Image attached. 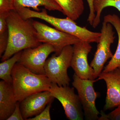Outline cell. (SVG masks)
Segmentation results:
<instances>
[{"instance_id":"6da1fadb","label":"cell","mask_w":120,"mask_h":120,"mask_svg":"<svg viewBox=\"0 0 120 120\" xmlns=\"http://www.w3.org/2000/svg\"><path fill=\"white\" fill-rule=\"evenodd\" d=\"M8 39L6 50L1 57L4 61L23 50L41 44L31 19L25 20L15 10L11 11L7 19Z\"/></svg>"},{"instance_id":"7a4b0ae2","label":"cell","mask_w":120,"mask_h":120,"mask_svg":"<svg viewBox=\"0 0 120 120\" xmlns=\"http://www.w3.org/2000/svg\"><path fill=\"white\" fill-rule=\"evenodd\" d=\"M16 11L23 19L37 18L45 21L57 30L72 35L78 38L80 41L89 43H98L100 40L101 32H92L86 27L77 25L75 21L67 17L61 19L50 15L46 9H43L41 11H32L27 8H19Z\"/></svg>"},{"instance_id":"3957f363","label":"cell","mask_w":120,"mask_h":120,"mask_svg":"<svg viewBox=\"0 0 120 120\" xmlns=\"http://www.w3.org/2000/svg\"><path fill=\"white\" fill-rule=\"evenodd\" d=\"M11 76L12 87L19 102L33 94L49 91L52 83L45 75L34 73L18 62L13 67Z\"/></svg>"},{"instance_id":"277c9868","label":"cell","mask_w":120,"mask_h":120,"mask_svg":"<svg viewBox=\"0 0 120 120\" xmlns=\"http://www.w3.org/2000/svg\"><path fill=\"white\" fill-rule=\"evenodd\" d=\"M73 46L64 47L58 55L55 54L47 59L45 65V75L52 83L61 86H69L71 81L68 69L71 67L73 55Z\"/></svg>"},{"instance_id":"5b68a950","label":"cell","mask_w":120,"mask_h":120,"mask_svg":"<svg viewBox=\"0 0 120 120\" xmlns=\"http://www.w3.org/2000/svg\"><path fill=\"white\" fill-rule=\"evenodd\" d=\"M72 85L78 92L85 118L88 120H98L100 112L95 105L98 93L95 91L94 84L97 79H82L74 73Z\"/></svg>"},{"instance_id":"8992f818","label":"cell","mask_w":120,"mask_h":120,"mask_svg":"<svg viewBox=\"0 0 120 120\" xmlns=\"http://www.w3.org/2000/svg\"><path fill=\"white\" fill-rule=\"evenodd\" d=\"M49 91L52 96L61 103L67 118L70 120H83L82 107L78 95L73 87L59 86L52 83Z\"/></svg>"},{"instance_id":"52a82bcc","label":"cell","mask_w":120,"mask_h":120,"mask_svg":"<svg viewBox=\"0 0 120 120\" xmlns=\"http://www.w3.org/2000/svg\"><path fill=\"white\" fill-rule=\"evenodd\" d=\"M32 24L37 31L39 41L52 45L56 55L60 54L65 46L75 45L80 41L75 36L52 28L41 22L33 21Z\"/></svg>"},{"instance_id":"ba28073f","label":"cell","mask_w":120,"mask_h":120,"mask_svg":"<svg viewBox=\"0 0 120 120\" xmlns=\"http://www.w3.org/2000/svg\"><path fill=\"white\" fill-rule=\"evenodd\" d=\"M101 32V36L98 43L97 51L90 65L94 71L95 79L102 72L105 62L113 56L110 48L116 38L112 25L103 21Z\"/></svg>"},{"instance_id":"9c48e42d","label":"cell","mask_w":120,"mask_h":120,"mask_svg":"<svg viewBox=\"0 0 120 120\" xmlns=\"http://www.w3.org/2000/svg\"><path fill=\"white\" fill-rule=\"evenodd\" d=\"M55 52L51 45L41 44L37 47L23 50L18 63L23 65L34 73L45 75V63L50 54Z\"/></svg>"},{"instance_id":"30bf717a","label":"cell","mask_w":120,"mask_h":120,"mask_svg":"<svg viewBox=\"0 0 120 120\" xmlns=\"http://www.w3.org/2000/svg\"><path fill=\"white\" fill-rule=\"evenodd\" d=\"M71 67L75 73L82 79H95L94 71L88 62V54L92 46L90 43L80 41L73 45Z\"/></svg>"},{"instance_id":"8fae6325","label":"cell","mask_w":120,"mask_h":120,"mask_svg":"<svg viewBox=\"0 0 120 120\" xmlns=\"http://www.w3.org/2000/svg\"><path fill=\"white\" fill-rule=\"evenodd\" d=\"M54 98L49 91H45L29 95L19 102L24 120L38 115Z\"/></svg>"},{"instance_id":"7c38bea8","label":"cell","mask_w":120,"mask_h":120,"mask_svg":"<svg viewBox=\"0 0 120 120\" xmlns=\"http://www.w3.org/2000/svg\"><path fill=\"white\" fill-rule=\"evenodd\" d=\"M103 80L106 83L107 94L103 111L120 105V69L119 68L107 72H102L97 80Z\"/></svg>"},{"instance_id":"4fadbf2b","label":"cell","mask_w":120,"mask_h":120,"mask_svg":"<svg viewBox=\"0 0 120 120\" xmlns=\"http://www.w3.org/2000/svg\"><path fill=\"white\" fill-rule=\"evenodd\" d=\"M16 101L11 84L0 82V120H7L15 110Z\"/></svg>"},{"instance_id":"5bb4252c","label":"cell","mask_w":120,"mask_h":120,"mask_svg":"<svg viewBox=\"0 0 120 120\" xmlns=\"http://www.w3.org/2000/svg\"><path fill=\"white\" fill-rule=\"evenodd\" d=\"M103 21L110 23L114 27L118 37V45L116 52L102 71V72H107L120 67V19L115 14H109L104 17Z\"/></svg>"},{"instance_id":"9a60e30c","label":"cell","mask_w":120,"mask_h":120,"mask_svg":"<svg viewBox=\"0 0 120 120\" xmlns=\"http://www.w3.org/2000/svg\"><path fill=\"white\" fill-rule=\"evenodd\" d=\"M67 17L75 21L83 13L84 6L83 0H54Z\"/></svg>"},{"instance_id":"2e32d148","label":"cell","mask_w":120,"mask_h":120,"mask_svg":"<svg viewBox=\"0 0 120 120\" xmlns=\"http://www.w3.org/2000/svg\"><path fill=\"white\" fill-rule=\"evenodd\" d=\"M15 10L22 8H31L39 11L38 7L43 6L49 11H56L62 12L60 5L54 0H14Z\"/></svg>"},{"instance_id":"e0dca14e","label":"cell","mask_w":120,"mask_h":120,"mask_svg":"<svg viewBox=\"0 0 120 120\" xmlns=\"http://www.w3.org/2000/svg\"><path fill=\"white\" fill-rule=\"evenodd\" d=\"M22 51L15 54L0 64V79L8 83L11 84L12 71L15 64L19 60Z\"/></svg>"},{"instance_id":"ac0fdd59","label":"cell","mask_w":120,"mask_h":120,"mask_svg":"<svg viewBox=\"0 0 120 120\" xmlns=\"http://www.w3.org/2000/svg\"><path fill=\"white\" fill-rule=\"evenodd\" d=\"M107 7H114L120 12V0H94L95 16L92 26L94 28H96L100 23L102 11Z\"/></svg>"},{"instance_id":"d6986e66","label":"cell","mask_w":120,"mask_h":120,"mask_svg":"<svg viewBox=\"0 0 120 120\" xmlns=\"http://www.w3.org/2000/svg\"><path fill=\"white\" fill-rule=\"evenodd\" d=\"M117 107L113 111L107 114L104 111H101V116L99 117L98 120H120V105Z\"/></svg>"},{"instance_id":"ffe728a7","label":"cell","mask_w":120,"mask_h":120,"mask_svg":"<svg viewBox=\"0 0 120 120\" xmlns=\"http://www.w3.org/2000/svg\"><path fill=\"white\" fill-rule=\"evenodd\" d=\"M14 0H0V13L15 10Z\"/></svg>"},{"instance_id":"44dd1931","label":"cell","mask_w":120,"mask_h":120,"mask_svg":"<svg viewBox=\"0 0 120 120\" xmlns=\"http://www.w3.org/2000/svg\"><path fill=\"white\" fill-rule=\"evenodd\" d=\"M52 102L47 105L45 109L38 115L27 119V120H51L50 110Z\"/></svg>"},{"instance_id":"7402d4cb","label":"cell","mask_w":120,"mask_h":120,"mask_svg":"<svg viewBox=\"0 0 120 120\" xmlns=\"http://www.w3.org/2000/svg\"><path fill=\"white\" fill-rule=\"evenodd\" d=\"M8 39V31L0 34V57L1 58L7 49Z\"/></svg>"},{"instance_id":"603a6c76","label":"cell","mask_w":120,"mask_h":120,"mask_svg":"<svg viewBox=\"0 0 120 120\" xmlns=\"http://www.w3.org/2000/svg\"><path fill=\"white\" fill-rule=\"evenodd\" d=\"M9 13H0V34L8 31L7 19Z\"/></svg>"},{"instance_id":"cb8c5ba5","label":"cell","mask_w":120,"mask_h":120,"mask_svg":"<svg viewBox=\"0 0 120 120\" xmlns=\"http://www.w3.org/2000/svg\"><path fill=\"white\" fill-rule=\"evenodd\" d=\"M23 117L20 108L19 102L18 101L13 113L7 120H23Z\"/></svg>"},{"instance_id":"d4e9b609","label":"cell","mask_w":120,"mask_h":120,"mask_svg":"<svg viewBox=\"0 0 120 120\" xmlns=\"http://www.w3.org/2000/svg\"><path fill=\"white\" fill-rule=\"evenodd\" d=\"M88 3L89 9L90 13L88 15L87 21L89 22L90 25L92 26L93 22L95 16V13L94 8V0H86Z\"/></svg>"},{"instance_id":"484cf974","label":"cell","mask_w":120,"mask_h":120,"mask_svg":"<svg viewBox=\"0 0 120 120\" xmlns=\"http://www.w3.org/2000/svg\"></svg>"}]
</instances>
